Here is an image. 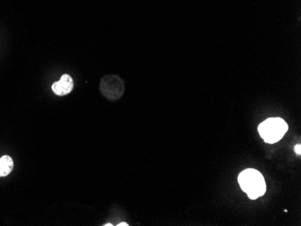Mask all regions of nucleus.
Masks as SVG:
<instances>
[{"label":"nucleus","mask_w":301,"mask_h":226,"mask_svg":"<svg viewBox=\"0 0 301 226\" xmlns=\"http://www.w3.org/2000/svg\"><path fill=\"white\" fill-rule=\"evenodd\" d=\"M296 153L298 155L301 154V144H297L295 146Z\"/></svg>","instance_id":"nucleus-6"},{"label":"nucleus","mask_w":301,"mask_h":226,"mask_svg":"<svg viewBox=\"0 0 301 226\" xmlns=\"http://www.w3.org/2000/svg\"><path fill=\"white\" fill-rule=\"evenodd\" d=\"M14 169V160L10 156L4 155L0 158V177L8 176Z\"/></svg>","instance_id":"nucleus-5"},{"label":"nucleus","mask_w":301,"mask_h":226,"mask_svg":"<svg viewBox=\"0 0 301 226\" xmlns=\"http://www.w3.org/2000/svg\"><path fill=\"white\" fill-rule=\"evenodd\" d=\"M74 88L73 77L68 74H63L59 81L51 85V89L57 96H65L70 94Z\"/></svg>","instance_id":"nucleus-4"},{"label":"nucleus","mask_w":301,"mask_h":226,"mask_svg":"<svg viewBox=\"0 0 301 226\" xmlns=\"http://www.w3.org/2000/svg\"><path fill=\"white\" fill-rule=\"evenodd\" d=\"M117 226H128L129 225H127V224H126V223H120V224H119V225H117Z\"/></svg>","instance_id":"nucleus-7"},{"label":"nucleus","mask_w":301,"mask_h":226,"mask_svg":"<svg viewBox=\"0 0 301 226\" xmlns=\"http://www.w3.org/2000/svg\"><path fill=\"white\" fill-rule=\"evenodd\" d=\"M289 129L288 124L280 117H272L262 122L258 127V132L267 144L278 143Z\"/></svg>","instance_id":"nucleus-2"},{"label":"nucleus","mask_w":301,"mask_h":226,"mask_svg":"<svg viewBox=\"0 0 301 226\" xmlns=\"http://www.w3.org/2000/svg\"><path fill=\"white\" fill-rule=\"evenodd\" d=\"M238 183L242 190L252 200L262 197L267 189L264 177L260 171L254 169L242 171L238 176Z\"/></svg>","instance_id":"nucleus-1"},{"label":"nucleus","mask_w":301,"mask_h":226,"mask_svg":"<svg viewBox=\"0 0 301 226\" xmlns=\"http://www.w3.org/2000/svg\"><path fill=\"white\" fill-rule=\"evenodd\" d=\"M100 91L107 100H119L125 91L123 80L116 75L106 76L101 79Z\"/></svg>","instance_id":"nucleus-3"},{"label":"nucleus","mask_w":301,"mask_h":226,"mask_svg":"<svg viewBox=\"0 0 301 226\" xmlns=\"http://www.w3.org/2000/svg\"><path fill=\"white\" fill-rule=\"evenodd\" d=\"M112 226V225H110V224H106V225H104V226Z\"/></svg>","instance_id":"nucleus-8"}]
</instances>
